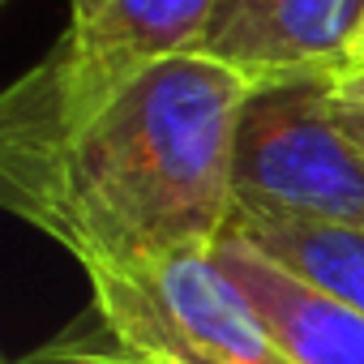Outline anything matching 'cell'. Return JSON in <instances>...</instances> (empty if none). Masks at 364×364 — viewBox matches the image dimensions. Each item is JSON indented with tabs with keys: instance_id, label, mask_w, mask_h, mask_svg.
Segmentation results:
<instances>
[{
	"instance_id": "ba28073f",
	"label": "cell",
	"mask_w": 364,
	"mask_h": 364,
	"mask_svg": "<svg viewBox=\"0 0 364 364\" xmlns=\"http://www.w3.org/2000/svg\"><path fill=\"white\" fill-rule=\"evenodd\" d=\"M9 364H150V360L137 355V351H129L120 338H112V334L103 330V321L86 309V317H82L73 330L48 338L43 347L18 355V360H9Z\"/></svg>"
},
{
	"instance_id": "30bf717a",
	"label": "cell",
	"mask_w": 364,
	"mask_h": 364,
	"mask_svg": "<svg viewBox=\"0 0 364 364\" xmlns=\"http://www.w3.org/2000/svg\"><path fill=\"white\" fill-rule=\"evenodd\" d=\"M347 69H364V26H360V35H355V43H351V65Z\"/></svg>"
},
{
	"instance_id": "8992f818",
	"label": "cell",
	"mask_w": 364,
	"mask_h": 364,
	"mask_svg": "<svg viewBox=\"0 0 364 364\" xmlns=\"http://www.w3.org/2000/svg\"><path fill=\"white\" fill-rule=\"evenodd\" d=\"M215 262L228 279L257 304L270 321L279 343L291 351L296 364H364V317L347 304L304 287L249 245L223 236L215 245Z\"/></svg>"
},
{
	"instance_id": "5b68a950",
	"label": "cell",
	"mask_w": 364,
	"mask_h": 364,
	"mask_svg": "<svg viewBox=\"0 0 364 364\" xmlns=\"http://www.w3.org/2000/svg\"><path fill=\"white\" fill-rule=\"evenodd\" d=\"M364 26V0H219L198 56L249 82L338 73Z\"/></svg>"
},
{
	"instance_id": "277c9868",
	"label": "cell",
	"mask_w": 364,
	"mask_h": 364,
	"mask_svg": "<svg viewBox=\"0 0 364 364\" xmlns=\"http://www.w3.org/2000/svg\"><path fill=\"white\" fill-rule=\"evenodd\" d=\"M219 0H95L69 14L60 43L31 65L65 95H103L163 60L198 56Z\"/></svg>"
},
{
	"instance_id": "8fae6325",
	"label": "cell",
	"mask_w": 364,
	"mask_h": 364,
	"mask_svg": "<svg viewBox=\"0 0 364 364\" xmlns=\"http://www.w3.org/2000/svg\"><path fill=\"white\" fill-rule=\"evenodd\" d=\"M95 0H69V14H77V9H90Z\"/></svg>"
},
{
	"instance_id": "52a82bcc",
	"label": "cell",
	"mask_w": 364,
	"mask_h": 364,
	"mask_svg": "<svg viewBox=\"0 0 364 364\" xmlns=\"http://www.w3.org/2000/svg\"><path fill=\"white\" fill-rule=\"evenodd\" d=\"M223 236L249 245L253 253H262L304 287L364 317V228L232 210Z\"/></svg>"
},
{
	"instance_id": "9c48e42d",
	"label": "cell",
	"mask_w": 364,
	"mask_h": 364,
	"mask_svg": "<svg viewBox=\"0 0 364 364\" xmlns=\"http://www.w3.org/2000/svg\"><path fill=\"white\" fill-rule=\"evenodd\" d=\"M326 103H330L334 124L364 150V69H338V73H330Z\"/></svg>"
},
{
	"instance_id": "3957f363",
	"label": "cell",
	"mask_w": 364,
	"mask_h": 364,
	"mask_svg": "<svg viewBox=\"0 0 364 364\" xmlns=\"http://www.w3.org/2000/svg\"><path fill=\"white\" fill-rule=\"evenodd\" d=\"M326 90L330 73L249 86L232 159L236 210L364 228V150L334 124Z\"/></svg>"
},
{
	"instance_id": "7a4b0ae2",
	"label": "cell",
	"mask_w": 364,
	"mask_h": 364,
	"mask_svg": "<svg viewBox=\"0 0 364 364\" xmlns=\"http://www.w3.org/2000/svg\"><path fill=\"white\" fill-rule=\"evenodd\" d=\"M90 313L150 364H296L215 249L90 270Z\"/></svg>"
},
{
	"instance_id": "6da1fadb",
	"label": "cell",
	"mask_w": 364,
	"mask_h": 364,
	"mask_svg": "<svg viewBox=\"0 0 364 364\" xmlns=\"http://www.w3.org/2000/svg\"><path fill=\"white\" fill-rule=\"evenodd\" d=\"M249 86L206 56L163 60L103 95H65L26 69L0 99V202L86 274L215 249L236 210Z\"/></svg>"
}]
</instances>
